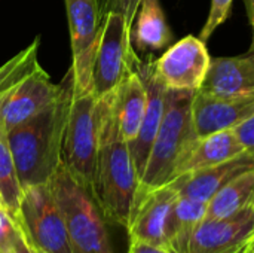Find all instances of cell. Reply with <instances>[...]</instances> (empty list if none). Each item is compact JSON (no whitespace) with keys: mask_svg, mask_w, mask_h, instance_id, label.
Masks as SVG:
<instances>
[{"mask_svg":"<svg viewBox=\"0 0 254 253\" xmlns=\"http://www.w3.org/2000/svg\"><path fill=\"white\" fill-rule=\"evenodd\" d=\"M98 155L92 197L107 221L127 228L140 179L129 146L119 133L113 92L98 100Z\"/></svg>","mask_w":254,"mask_h":253,"instance_id":"7a4b0ae2","label":"cell"},{"mask_svg":"<svg viewBox=\"0 0 254 253\" xmlns=\"http://www.w3.org/2000/svg\"><path fill=\"white\" fill-rule=\"evenodd\" d=\"M63 91V85L51 82L48 73L40 67L24 82H21L1 103L0 122L6 131L33 118L43 107L55 101Z\"/></svg>","mask_w":254,"mask_h":253,"instance_id":"4fadbf2b","label":"cell"},{"mask_svg":"<svg viewBox=\"0 0 254 253\" xmlns=\"http://www.w3.org/2000/svg\"><path fill=\"white\" fill-rule=\"evenodd\" d=\"M140 1L141 0H104L103 9H106V12H109V10L121 12L125 16L128 27L131 28L134 18H135V13H137V9L140 6Z\"/></svg>","mask_w":254,"mask_h":253,"instance_id":"4316f807","label":"cell"},{"mask_svg":"<svg viewBox=\"0 0 254 253\" xmlns=\"http://www.w3.org/2000/svg\"><path fill=\"white\" fill-rule=\"evenodd\" d=\"M252 24H253V43H252V49H250V52H254V18H253V21H252Z\"/></svg>","mask_w":254,"mask_h":253,"instance_id":"1f68e13d","label":"cell"},{"mask_svg":"<svg viewBox=\"0 0 254 253\" xmlns=\"http://www.w3.org/2000/svg\"><path fill=\"white\" fill-rule=\"evenodd\" d=\"M232 3H234V0H211V9H210L208 18L199 33L201 40H204V42L208 40L211 37V34L216 31V28L228 19Z\"/></svg>","mask_w":254,"mask_h":253,"instance_id":"cb8c5ba5","label":"cell"},{"mask_svg":"<svg viewBox=\"0 0 254 253\" xmlns=\"http://www.w3.org/2000/svg\"><path fill=\"white\" fill-rule=\"evenodd\" d=\"M250 169H254V160L244 152L226 163L182 174L170 182V185L182 197L208 203L229 180Z\"/></svg>","mask_w":254,"mask_h":253,"instance_id":"2e32d148","label":"cell"},{"mask_svg":"<svg viewBox=\"0 0 254 253\" xmlns=\"http://www.w3.org/2000/svg\"><path fill=\"white\" fill-rule=\"evenodd\" d=\"M195 92L196 91H167L162 122L149 154L143 176L140 177L135 200L149 191L173 182L182 157L196 140L192 124V100Z\"/></svg>","mask_w":254,"mask_h":253,"instance_id":"3957f363","label":"cell"},{"mask_svg":"<svg viewBox=\"0 0 254 253\" xmlns=\"http://www.w3.org/2000/svg\"><path fill=\"white\" fill-rule=\"evenodd\" d=\"M19 236V225L0 207V252H10Z\"/></svg>","mask_w":254,"mask_h":253,"instance_id":"d4e9b609","label":"cell"},{"mask_svg":"<svg viewBox=\"0 0 254 253\" xmlns=\"http://www.w3.org/2000/svg\"><path fill=\"white\" fill-rule=\"evenodd\" d=\"M232 131L238 139L240 145L243 146V149L254 160V113L244 122L237 125Z\"/></svg>","mask_w":254,"mask_h":253,"instance_id":"484cf974","label":"cell"},{"mask_svg":"<svg viewBox=\"0 0 254 253\" xmlns=\"http://www.w3.org/2000/svg\"><path fill=\"white\" fill-rule=\"evenodd\" d=\"M244 152L246 151L240 145L232 130L196 139L182 157L176 169L174 179L186 173H192L196 170L226 163Z\"/></svg>","mask_w":254,"mask_h":253,"instance_id":"e0dca14e","label":"cell"},{"mask_svg":"<svg viewBox=\"0 0 254 253\" xmlns=\"http://www.w3.org/2000/svg\"><path fill=\"white\" fill-rule=\"evenodd\" d=\"M244 253H254V237L252 239V242L249 243V246H247V249L244 251Z\"/></svg>","mask_w":254,"mask_h":253,"instance_id":"4dcf8cb0","label":"cell"},{"mask_svg":"<svg viewBox=\"0 0 254 253\" xmlns=\"http://www.w3.org/2000/svg\"><path fill=\"white\" fill-rule=\"evenodd\" d=\"M138 61L125 16L116 10L104 12L91 79L94 97L100 100L115 92L125 78L137 69Z\"/></svg>","mask_w":254,"mask_h":253,"instance_id":"8992f818","label":"cell"},{"mask_svg":"<svg viewBox=\"0 0 254 253\" xmlns=\"http://www.w3.org/2000/svg\"><path fill=\"white\" fill-rule=\"evenodd\" d=\"M243 253H244V252H243Z\"/></svg>","mask_w":254,"mask_h":253,"instance_id":"e575fe53","label":"cell"},{"mask_svg":"<svg viewBox=\"0 0 254 253\" xmlns=\"http://www.w3.org/2000/svg\"><path fill=\"white\" fill-rule=\"evenodd\" d=\"M18 225L33 251L40 253H73L63 213L49 182L24 189Z\"/></svg>","mask_w":254,"mask_h":253,"instance_id":"52a82bcc","label":"cell"},{"mask_svg":"<svg viewBox=\"0 0 254 253\" xmlns=\"http://www.w3.org/2000/svg\"><path fill=\"white\" fill-rule=\"evenodd\" d=\"M49 186L63 213L73 253H115L106 218L92 194L61 164Z\"/></svg>","mask_w":254,"mask_h":253,"instance_id":"277c9868","label":"cell"},{"mask_svg":"<svg viewBox=\"0 0 254 253\" xmlns=\"http://www.w3.org/2000/svg\"><path fill=\"white\" fill-rule=\"evenodd\" d=\"M98 100L91 91L76 92L73 88L63 139L61 164L91 194L98 155Z\"/></svg>","mask_w":254,"mask_h":253,"instance_id":"5b68a950","label":"cell"},{"mask_svg":"<svg viewBox=\"0 0 254 253\" xmlns=\"http://www.w3.org/2000/svg\"><path fill=\"white\" fill-rule=\"evenodd\" d=\"M254 113V97H217L196 91L192 100V124L196 139L234 130Z\"/></svg>","mask_w":254,"mask_h":253,"instance_id":"7c38bea8","label":"cell"},{"mask_svg":"<svg viewBox=\"0 0 254 253\" xmlns=\"http://www.w3.org/2000/svg\"><path fill=\"white\" fill-rule=\"evenodd\" d=\"M137 70L146 85L147 104H146V112H144V118L140 125L138 134L132 142L128 143V146H129V152H131V157H132V161H134V166L140 179L146 169L149 154L152 151L153 142L156 139L158 130L162 122L168 89L155 76L153 69H152V61L150 63L138 61Z\"/></svg>","mask_w":254,"mask_h":253,"instance_id":"5bb4252c","label":"cell"},{"mask_svg":"<svg viewBox=\"0 0 254 253\" xmlns=\"http://www.w3.org/2000/svg\"><path fill=\"white\" fill-rule=\"evenodd\" d=\"M128 253H173L168 248L153 245V243H146V242H138V240H129V248Z\"/></svg>","mask_w":254,"mask_h":253,"instance_id":"83f0119b","label":"cell"},{"mask_svg":"<svg viewBox=\"0 0 254 253\" xmlns=\"http://www.w3.org/2000/svg\"><path fill=\"white\" fill-rule=\"evenodd\" d=\"M22 186L9 148L7 131L0 122V207L18 224Z\"/></svg>","mask_w":254,"mask_h":253,"instance_id":"7402d4cb","label":"cell"},{"mask_svg":"<svg viewBox=\"0 0 254 253\" xmlns=\"http://www.w3.org/2000/svg\"><path fill=\"white\" fill-rule=\"evenodd\" d=\"M39 37L0 67V103L28 76L40 69L37 61Z\"/></svg>","mask_w":254,"mask_h":253,"instance_id":"603a6c76","label":"cell"},{"mask_svg":"<svg viewBox=\"0 0 254 253\" xmlns=\"http://www.w3.org/2000/svg\"><path fill=\"white\" fill-rule=\"evenodd\" d=\"M171 39L173 34L159 0H141L131 27L132 45L141 52L159 51L167 48Z\"/></svg>","mask_w":254,"mask_h":253,"instance_id":"d6986e66","label":"cell"},{"mask_svg":"<svg viewBox=\"0 0 254 253\" xmlns=\"http://www.w3.org/2000/svg\"><path fill=\"white\" fill-rule=\"evenodd\" d=\"M60 97L28 121L7 131L9 148L22 189L48 183L61 166L63 139L73 95V75L61 82Z\"/></svg>","mask_w":254,"mask_h":253,"instance_id":"6da1fadb","label":"cell"},{"mask_svg":"<svg viewBox=\"0 0 254 253\" xmlns=\"http://www.w3.org/2000/svg\"><path fill=\"white\" fill-rule=\"evenodd\" d=\"M207 216V203L179 195L170 213L167 240L173 253H186L189 243Z\"/></svg>","mask_w":254,"mask_h":253,"instance_id":"ffe728a7","label":"cell"},{"mask_svg":"<svg viewBox=\"0 0 254 253\" xmlns=\"http://www.w3.org/2000/svg\"><path fill=\"white\" fill-rule=\"evenodd\" d=\"M210 63L211 57L205 42L189 34L152 61V69L167 89L199 91Z\"/></svg>","mask_w":254,"mask_h":253,"instance_id":"9c48e42d","label":"cell"},{"mask_svg":"<svg viewBox=\"0 0 254 253\" xmlns=\"http://www.w3.org/2000/svg\"><path fill=\"white\" fill-rule=\"evenodd\" d=\"M199 91L217 97H254V52L211 58Z\"/></svg>","mask_w":254,"mask_h":253,"instance_id":"9a60e30c","label":"cell"},{"mask_svg":"<svg viewBox=\"0 0 254 253\" xmlns=\"http://www.w3.org/2000/svg\"><path fill=\"white\" fill-rule=\"evenodd\" d=\"M177 197V191L168 183L137 198L127 225L129 240L168 248V219Z\"/></svg>","mask_w":254,"mask_h":253,"instance_id":"8fae6325","label":"cell"},{"mask_svg":"<svg viewBox=\"0 0 254 253\" xmlns=\"http://www.w3.org/2000/svg\"><path fill=\"white\" fill-rule=\"evenodd\" d=\"M254 207V169H250L220 188L207 203L205 219L232 218Z\"/></svg>","mask_w":254,"mask_h":253,"instance_id":"44dd1931","label":"cell"},{"mask_svg":"<svg viewBox=\"0 0 254 253\" xmlns=\"http://www.w3.org/2000/svg\"><path fill=\"white\" fill-rule=\"evenodd\" d=\"M0 253H4V252H0Z\"/></svg>","mask_w":254,"mask_h":253,"instance_id":"836d02e7","label":"cell"},{"mask_svg":"<svg viewBox=\"0 0 254 253\" xmlns=\"http://www.w3.org/2000/svg\"><path fill=\"white\" fill-rule=\"evenodd\" d=\"M71 42L73 88L76 92L91 91L95 52L101 24L97 0H65Z\"/></svg>","mask_w":254,"mask_h":253,"instance_id":"ba28073f","label":"cell"},{"mask_svg":"<svg viewBox=\"0 0 254 253\" xmlns=\"http://www.w3.org/2000/svg\"><path fill=\"white\" fill-rule=\"evenodd\" d=\"M9 253H34V251H33L31 246H30V243H28L27 239L24 237L22 231H21V236H19V239L16 240L15 246L12 248V251Z\"/></svg>","mask_w":254,"mask_h":253,"instance_id":"f1b7e54d","label":"cell"},{"mask_svg":"<svg viewBox=\"0 0 254 253\" xmlns=\"http://www.w3.org/2000/svg\"><path fill=\"white\" fill-rule=\"evenodd\" d=\"M147 104L146 85L138 73L132 70L119 88L113 92V107L122 139L129 143L132 142L140 130L144 118Z\"/></svg>","mask_w":254,"mask_h":253,"instance_id":"ac0fdd59","label":"cell"},{"mask_svg":"<svg viewBox=\"0 0 254 253\" xmlns=\"http://www.w3.org/2000/svg\"><path fill=\"white\" fill-rule=\"evenodd\" d=\"M246 3V9H247V15L250 18V21H253L254 18V0H244Z\"/></svg>","mask_w":254,"mask_h":253,"instance_id":"f546056e","label":"cell"},{"mask_svg":"<svg viewBox=\"0 0 254 253\" xmlns=\"http://www.w3.org/2000/svg\"><path fill=\"white\" fill-rule=\"evenodd\" d=\"M34 253H40V252H37V251H34Z\"/></svg>","mask_w":254,"mask_h":253,"instance_id":"d6a6232c","label":"cell"},{"mask_svg":"<svg viewBox=\"0 0 254 253\" xmlns=\"http://www.w3.org/2000/svg\"><path fill=\"white\" fill-rule=\"evenodd\" d=\"M254 237V207L232 218L204 219L186 253H243Z\"/></svg>","mask_w":254,"mask_h":253,"instance_id":"30bf717a","label":"cell"}]
</instances>
